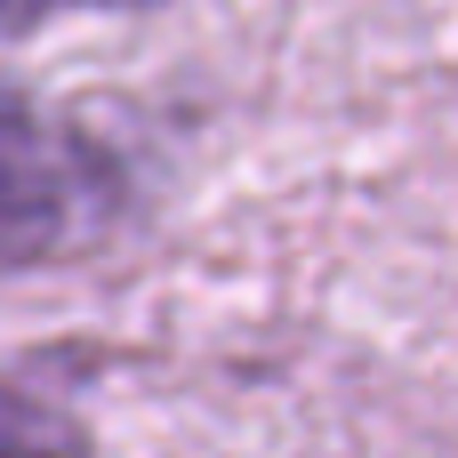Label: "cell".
I'll return each instance as SVG.
<instances>
[{"label":"cell","mask_w":458,"mask_h":458,"mask_svg":"<svg viewBox=\"0 0 458 458\" xmlns=\"http://www.w3.org/2000/svg\"><path fill=\"white\" fill-rule=\"evenodd\" d=\"M113 209V169L105 153L48 121L32 97L0 89V274L64 258L72 242H89Z\"/></svg>","instance_id":"obj_1"},{"label":"cell","mask_w":458,"mask_h":458,"mask_svg":"<svg viewBox=\"0 0 458 458\" xmlns=\"http://www.w3.org/2000/svg\"><path fill=\"white\" fill-rule=\"evenodd\" d=\"M81 8H153V0H0V40L40 32V24H56V16H81Z\"/></svg>","instance_id":"obj_2"},{"label":"cell","mask_w":458,"mask_h":458,"mask_svg":"<svg viewBox=\"0 0 458 458\" xmlns=\"http://www.w3.org/2000/svg\"><path fill=\"white\" fill-rule=\"evenodd\" d=\"M0 458H32V451H8V427H0Z\"/></svg>","instance_id":"obj_3"}]
</instances>
